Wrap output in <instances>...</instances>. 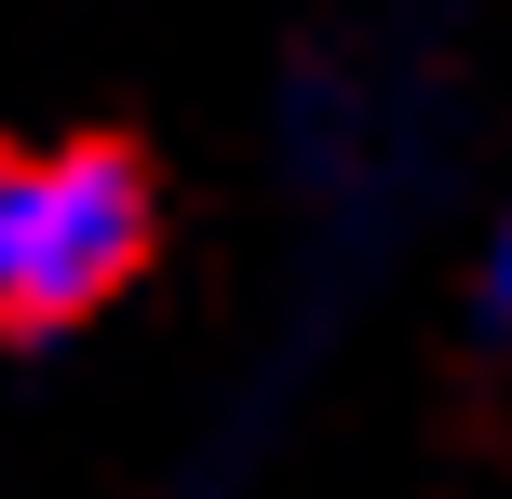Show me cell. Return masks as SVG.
<instances>
[{"instance_id": "cell-1", "label": "cell", "mask_w": 512, "mask_h": 499, "mask_svg": "<svg viewBox=\"0 0 512 499\" xmlns=\"http://www.w3.org/2000/svg\"><path fill=\"white\" fill-rule=\"evenodd\" d=\"M135 270H149V176H135V149H108V135L0 149V338L95 324Z\"/></svg>"}, {"instance_id": "cell-2", "label": "cell", "mask_w": 512, "mask_h": 499, "mask_svg": "<svg viewBox=\"0 0 512 499\" xmlns=\"http://www.w3.org/2000/svg\"><path fill=\"white\" fill-rule=\"evenodd\" d=\"M472 297H486V324L512 338V203H499V230H486V257H472Z\"/></svg>"}]
</instances>
